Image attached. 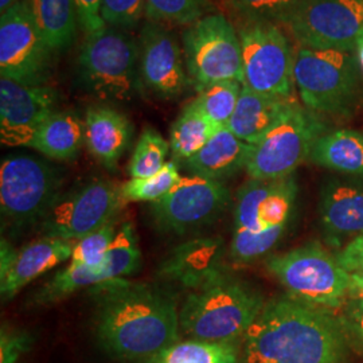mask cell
<instances>
[{
    "mask_svg": "<svg viewBox=\"0 0 363 363\" xmlns=\"http://www.w3.org/2000/svg\"><path fill=\"white\" fill-rule=\"evenodd\" d=\"M91 289L97 296L96 337L112 358L144 362L179 340V310L159 286L121 279Z\"/></svg>",
    "mask_w": 363,
    "mask_h": 363,
    "instance_id": "obj_1",
    "label": "cell"
},
{
    "mask_svg": "<svg viewBox=\"0 0 363 363\" xmlns=\"http://www.w3.org/2000/svg\"><path fill=\"white\" fill-rule=\"evenodd\" d=\"M350 342L334 312L289 295L265 303L244 337L245 363H346Z\"/></svg>",
    "mask_w": 363,
    "mask_h": 363,
    "instance_id": "obj_2",
    "label": "cell"
},
{
    "mask_svg": "<svg viewBox=\"0 0 363 363\" xmlns=\"http://www.w3.org/2000/svg\"><path fill=\"white\" fill-rule=\"evenodd\" d=\"M264 306L259 291L226 273L189 291L179 308V325L189 339L238 342L245 337Z\"/></svg>",
    "mask_w": 363,
    "mask_h": 363,
    "instance_id": "obj_3",
    "label": "cell"
},
{
    "mask_svg": "<svg viewBox=\"0 0 363 363\" xmlns=\"http://www.w3.org/2000/svg\"><path fill=\"white\" fill-rule=\"evenodd\" d=\"M77 78L82 89L101 100H133L144 85L140 43L116 27L86 35L78 54Z\"/></svg>",
    "mask_w": 363,
    "mask_h": 363,
    "instance_id": "obj_4",
    "label": "cell"
},
{
    "mask_svg": "<svg viewBox=\"0 0 363 363\" xmlns=\"http://www.w3.org/2000/svg\"><path fill=\"white\" fill-rule=\"evenodd\" d=\"M361 74L357 52L298 46L295 86L304 106L316 115H350L359 99Z\"/></svg>",
    "mask_w": 363,
    "mask_h": 363,
    "instance_id": "obj_5",
    "label": "cell"
},
{
    "mask_svg": "<svg viewBox=\"0 0 363 363\" xmlns=\"http://www.w3.org/2000/svg\"><path fill=\"white\" fill-rule=\"evenodd\" d=\"M265 265L289 296L307 304L335 311L350 298L351 273L319 244L271 256Z\"/></svg>",
    "mask_w": 363,
    "mask_h": 363,
    "instance_id": "obj_6",
    "label": "cell"
},
{
    "mask_svg": "<svg viewBox=\"0 0 363 363\" xmlns=\"http://www.w3.org/2000/svg\"><path fill=\"white\" fill-rule=\"evenodd\" d=\"M62 175L45 160L10 155L0 166L1 220L15 232L26 230L46 218L61 196Z\"/></svg>",
    "mask_w": 363,
    "mask_h": 363,
    "instance_id": "obj_7",
    "label": "cell"
},
{
    "mask_svg": "<svg viewBox=\"0 0 363 363\" xmlns=\"http://www.w3.org/2000/svg\"><path fill=\"white\" fill-rule=\"evenodd\" d=\"M186 72L196 91L222 81L244 82L238 31L222 13H208L182 35Z\"/></svg>",
    "mask_w": 363,
    "mask_h": 363,
    "instance_id": "obj_8",
    "label": "cell"
},
{
    "mask_svg": "<svg viewBox=\"0 0 363 363\" xmlns=\"http://www.w3.org/2000/svg\"><path fill=\"white\" fill-rule=\"evenodd\" d=\"M325 124L316 113L292 105L257 143L252 145L247 171L250 179H280L291 177L310 159L312 145L325 133Z\"/></svg>",
    "mask_w": 363,
    "mask_h": 363,
    "instance_id": "obj_9",
    "label": "cell"
},
{
    "mask_svg": "<svg viewBox=\"0 0 363 363\" xmlns=\"http://www.w3.org/2000/svg\"><path fill=\"white\" fill-rule=\"evenodd\" d=\"M238 37L242 52V85L257 93L292 97L296 54L280 26L247 22L238 30Z\"/></svg>",
    "mask_w": 363,
    "mask_h": 363,
    "instance_id": "obj_10",
    "label": "cell"
},
{
    "mask_svg": "<svg viewBox=\"0 0 363 363\" xmlns=\"http://www.w3.org/2000/svg\"><path fill=\"white\" fill-rule=\"evenodd\" d=\"M125 205L121 186L97 179L61 194L40 223L43 237L78 241L115 220Z\"/></svg>",
    "mask_w": 363,
    "mask_h": 363,
    "instance_id": "obj_11",
    "label": "cell"
},
{
    "mask_svg": "<svg viewBox=\"0 0 363 363\" xmlns=\"http://www.w3.org/2000/svg\"><path fill=\"white\" fill-rule=\"evenodd\" d=\"M230 202L222 182L189 175L159 201L151 203V217L164 233L187 234L218 220Z\"/></svg>",
    "mask_w": 363,
    "mask_h": 363,
    "instance_id": "obj_12",
    "label": "cell"
},
{
    "mask_svg": "<svg viewBox=\"0 0 363 363\" xmlns=\"http://www.w3.org/2000/svg\"><path fill=\"white\" fill-rule=\"evenodd\" d=\"M52 52L42 38L27 0L0 15V74L25 85H45Z\"/></svg>",
    "mask_w": 363,
    "mask_h": 363,
    "instance_id": "obj_13",
    "label": "cell"
},
{
    "mask_svg": "<svg viewBox=\"0 0 363 363\" xmlns=\"http://www.w3.org/2000/svg\"><path fill=\"white\" fill-rule=\"evenodd\" d=\"M286 27L298 46L357 52L363 0H304Z\"/></svg>",
    "mask_w": 363,
    "mask_h": 363,
    "instance_id": "obj_14",
    "label": "cell"
},
{
    "mask_svg": "<svg viewBox=\"0 0 363 363\" xmlns=\"http://www.w3.org/2000/svg\"><path fill=\"white\" fill-rule=\"evenodd\" d=\"M142 264V253L135 228L124 222L118 230L104 262L99 267L73 265L55 273L33 298L35 306H48L70 296L85 288L121 280L138 272Z\"/></svg>",
    "mask_w": 363,
    "mask_h": 363,
    "instance_id": "obj_15",
    "label": "cell"
},
{
    "mask_svg": "<svg viewBox=\"0 0 363 363\" xmlns=\"http://www.w3.org/2000/svg\"><path fill=\"white\" fill-rule=\"evenodd\" d=\"M60 93L50 85H25L0 78V139L7 147H28L40 125L57 112Z\"/></svg>",
    "mask_w": 363,
    "mask_h": 363,
    "instance_id": "obj_16",
    "label": "cell"
},
{
    "mask_svg": "<svg viewBox=\"0 0 363 363\" xmlns=\"http://www.w3.org/2000/svg\"><path fill=\"white\" fill-rule=\"evenodd\" d=\"M139 43L144 86L166 100L179 97L190 79L177 37L163 23L147 21Z\"/></svg>",
    "mask_w": 363,
    "mask_h": 363,
    "instance_id": "obj_17",
    "label": "cell"
},
{
    "mask_svg": "<svg viewBox=\"0 0 363 363\" xmlns=\"http://www.w3.org/2000/svg\"><path fill=\"white\" fill-rule=\"evenodd\" d=\"M298 186L294 177L280 179H249L237 191L234 229L265 232L288 226Z\"/></svg>",
    "mask_w": 363,
    "mask_h": 363,
    "instance_id": "obj_18",
    "label": "cell"
},
{
    "mask_svg": "<svg viewBox=\"0 0 363 363\" xmlns=\"http://www.w3.org/2000/svg\"><path fill=\"white\" fill-rule=\"evenodd\" d=\"M225 242L220 237H199L174 247L159 267V277L194 291L226 274Z\"/></svg>",
    "mask_w": 363,
    "mask_h": 363,
    "instance_id": "obj_19",
    "label": "cell"
},
{
    "mask_svg": "<svg viewBox=\"0 0 363 363\" xmlns=\"http://www.w3.org/2000/svg\"><path fill=\"white\" fill-rule=\"evenodd\" d=\"M319 211L327 241L334 247L363 235L362 179L328 182L322 190Z\"/></svg>",
    "mask_w": 363,
    "mask_h": 363,
    "instance_id": "obj_20",
    "label": "cell"
},
{
    "mask_svg": "<svg viewBox=\"0 0 363 363\" xmlns=\"http://www.w3.org/2000/svg\"><path fill=\"white\" fill-rule=\"evenodd\" d=\"M77 241L42 237L21 250H16L9 271L0 276V294L3 301L15 298L27 284L70 261Z\"/></svg>",
    "mask_w": 363,
    "mask_h": 363,
    "instance_id": "obj_21",
    "label": "cell"
},
{
    "mask_svg": "<svg viewBox=\"0 0 363 363\" xmlns=\"http://www.w3.org/2000/svg\"><path fill=\"white\" fill-rule=\"evenodd\" d=\"M84 124L89 152L106 169H116L132 140L133 127L130 120L113 108L91 106Z\"/></svg>",
    "mask_w": 363,
    "mask_h": 363,
    "instance_id": "obj_22",
    "label": "cell"
},
{
    "mask_svg": "<svg viewBox=\"0 0 363 363\" xmlns=\"http://www.w3.org/2000/svg\"><path fill=\"white\" fill-rule=\"evenodd\" d=\"M252 145L237 138L228 127H220L208 144L183 162L191 175L222 182L247 167Z\"/></svg>",
    "mask_w": 363,
    "mask_h": 363,
    "instance_id": "obj_23",
    "label": "cell"
},
{
    "mask_svg": "<svg viewBox=\"0 0 363 363\" xmlns=\"http://www.w3.org/2000/svg\"><path fill=\"white\" fill-rule=\"evenodd\" d=\"M294 97L264 94L242 86L228 128L242 142L253 145L295 104Z\"/></svg>",
    "mask_w": 363,
    "mask_h": 363,
    "instance_id": "obj_24",
    "label": "cell"
},
{
    "mask_svg": "<svg viewBox=\"0 0 363 363\" xmlns=\"http://www.w3.org/2000/svg\"><path fill=\"white\" fill-rule=\"evenodd\" d=\"M310 160L316 166L363 179V135L354 130H325L312 145Z\"/></svg>",
    "mask_w": 363,
    "mask_h": 363,
    "instance_id": "obj_25",
    "label": "cell"
},
{
    "mask_svg": "<svg viewBox=\"0 0 363 363\" xmlns=\"http://www.w3.org/2000/svg\"><path fill=\"white\" fill-rule=\"evenodd\" d=\"M85 142V124L70 111H57L39 128L30 148L52 160L76 159Z\"/></svg>",
    "mask_w": 363,
    "mask_h": 363,
    "instance_id": "obj_26",
    "label": "cell"
},
{
    "mask_svg": "<svg viewBox=\"0 0 363 363\" xmlns=\"http://www.w3.org/2000/svg\"><path fill=\"white\" fill-rule=\"evenodd\" d=\"M27 3L42 38L52 52L72 46L79 25L74 0H27Z\"/></svg>",
    "mask_w": 363,
    "mask_h": 363,
    "instance_id": "obj_27",
    "label": "cell"
},
{
    "mask_svg": "<svg viewBox=\"0 0 363 363\" xmlns=\"http://www.w3.org/2000/svg\"><path fill=\"white\" fill-rule=\"evenodd\" d=\"M220 128L205 116L194 101L189 103L169 130V151L174 160L183 163L194 156Z\"/></svg>",
    "mask_w": 363,
    "mask_h": 363,
    "instance_id": "obj_28",
    "label": "cell"
},
{
    "mask_svg": "<svg viewBox=\"0 0 363 363\" xmlns=\"http://www.w3.org/2000/svg\"><path fill=\"white\" fill-rule=\"evenodd\" d=\"M143 363H245L238 342L178 340Z\"/></svg>",
    "mask_w": 363,
    "mask_h": 363,
    "instance_id": "obj_29",
    "label": "cell"
},
{
    "mask_svg": "<svg viewBox=\"0 0 363 363\" xmlns=\"http://www.w3.org/2000/svg\"><path fill=\"white\" fill-rule=\"evenodd\" d=\"M242 84L238 81H222L198 91L195 105L218 127H228L238 104Z\"/></svg>",
    "mask_w": 363,
    "mask_h": 363,
    "instance_id": "obj_30",
    "label": "cell"
},
{
    "mask_svg": "<svg viewBox=\"0 0 363 363\" xmlns=\"http://www.w3.org/2000/svg\"><path fill=\"white\" fill-rule=\"evenodd\" d=\"M169 152V143L152 128L140 135L128 164V174L133 178H150L164 169Z\"/></svg>",
    "mask_w": 363,
    "mask_h": 363,
    "instance_id": "obj_31",
    "label": "cell"
},
{
    "mask_svg": "<svg viewBox=\"0 0 363 363\" xmlns=\"http://www.w3.org/2000/svg\"><path fill=\"white\" fill-rule=\"evenodd\" d=\"M182 175L175 162H169L164 169L150 178H133L121 184V196L128 202H155L177 186Z\"/></svg>",
    "mask_w": 363,
    "mask_h": 363,
    "instance_id": "obj_32",
    "label": "cell"
},
{
    "mask_svg": "<svg viewBox=\"0 0 363 363\" xmlns=\"http://www.w3.org/2000/svg\"><path fill=\"white\" fill-rule=\"evenodd\" d=\"M208 0H145L147 21L190 26L203 18Z\"/></svg>",
    "mask_w": 363,
    "mask_h": 363,
    "instance_id": "obj_33",
    "label": "cell"
},
{
    "mask_svg": "<svg viewBox=\"0 0 363 363\" xmlns=\"http://www.w3.org/2000/svg\"><path fill=\"white\" fill-rule=\"evenodd\" d=\"M304 0H230L247 22H269L288 26Z\"/></svg>",
    "mask_w": 363,
    "mask_h": 363,
    "instance_id": "obj_34",
    "label": "cell"
},
{
    "mask_svg": "<svg viewBox=\"0 0 363 363\" xmlns=\"http://www.w3.org/2000/svg\"><path fill=\"white\" fill-rule=\"evenodd\" d=\"M286 226L274 228L265 232H250L234 229L230 244V256L234 262L247 264L265 256L281 240Z\"/></svg>",
    "mask_w": 363,
    "mask_h": 363,
    "instance_id": "obj_35",
    "label": "cell"
},
{
    "mask_svg": "<svg viewBox=\"0 0 363 363\" xmlns=\"http://www.w3.org/2000/svg\"><path fill=\"white\" fill-rule=\"evenodd\" d=\"M117 230L116 220H112L101 229L78 240L69 264L89 267L101 265L116 238Z\"/></svg>",
    "mask_w": 363,
    "mask_h": 363,
    "instance_id": "obj_36",
    "label": "cell"
},
{
    "mask_svg": "<svg viewBox=\"0 0 363 363\" xmlns=\"http://www.w3.org/2000/svg\"><path fill=\"white\" fill-rule=\"evenodd\" d=\"M101 15L106 26L130 30L145 16V0H103Z\"/></svg>",
    "mask_w": 363,
    "mask_h": 363,
    "instance_id": "obj_37",
    "label": "cell"
},
{
    "mask_svg": "<svg viewBox=\"0 0 363 363\" xmlns=\"http://www.w3.org/2000/svg\"><path fill=\"white\" fill-rule=\"evenodd\" d=\"M33 345L31 335L10 325H1L0 331V363H18Z\"/></svg>",
    "mask_w": 363,
    "mask_h": 363,
    "instance_id": "obj_38",
    "label": "cell"
},
{
    "mask_svg": "<svg viewBox=\"0 0 363 363\" xmlns=\"http://www.w3.org/2000/svg\"><path fill=\"white\" fill-rule=\"evenodd\" d=\"M337 316L350 345L352 342L363 352V296L351 295Z\"/></svg>",
    "mask_w": 363,
    "mask_h": 363,
    "instance_id": "obj_39",
    "label": "cell"
},
{
    "mask_svg": "<svg viewBox=\"0 0 363 363\" xmlns=\"http://www.w3.org/2000/svg\"><path fill=\"white\" fill-rule=\"evenodd\" d=\"M77 6L78 23L86 35L104 30L101 9L103 0H74Z\"/></svg>",
    "mask_w": 363,
    "mask_h": 363,
    "instance_id": "obj_40",
    "label": "cell"
},
{
    "mask_svg": "<svg viewBox=\"0 0 363 363\" xmlns=\"http://www.w3.org/2000/svg\"><path fill=\"white\" fill-rule=\"evenodd\" d=\"M337 259L347 272L363 273V235L342 247Z\"/></svg>",
    "mask_w": 363,
    "mask_h": 363,
    "instance_id": "obj_41",
    "label": "cell"
},
{
    "mask_svg": "<svg viewBox=\"0 0 363 363\" xmlns=\"http://www.w3.org/2000/svg\"><path fill=\"white\" fill-rule=\"evenodd\" d=\"M351 277H352L351 295L363 296V273H351Z\"/></svg>",
    "mask_w": 363,
    "mask_h": 363,
    "instance_id": "obj_42",
    "label": "cell"
},
{
    "mask_svg": "<svg viewBox=\"0 0 363 363\" xmlns=\"http://www.w3.org/2000/svg\"><path fill=\"white\" fill-rule=\"evenodd\" d=\"M22 1H25V0H0V13H7L10 9H13Z\"/></svg>",
    "mask_w": 363,
    "mask_h": 363,
    "instance_id": "obj_43",
    "label": "cell"
},
{
    "mask_svg": "<svg viewBox=\"0 0 363 363\" xmlns=\"http://www.w3.org/2000/svg\"><path fill=\"white\" fill-rule=\"evenodd\" d=\"M357 55H358V60H359V65H361V69H362L363 74V37L362 39L359 40L358 46H357Z\"/></svg>",
    "mask_w": 363,
    "mask_h": 363,
    "instance_id": "obj_44",
    "label": "cell"
}]
</instances>
